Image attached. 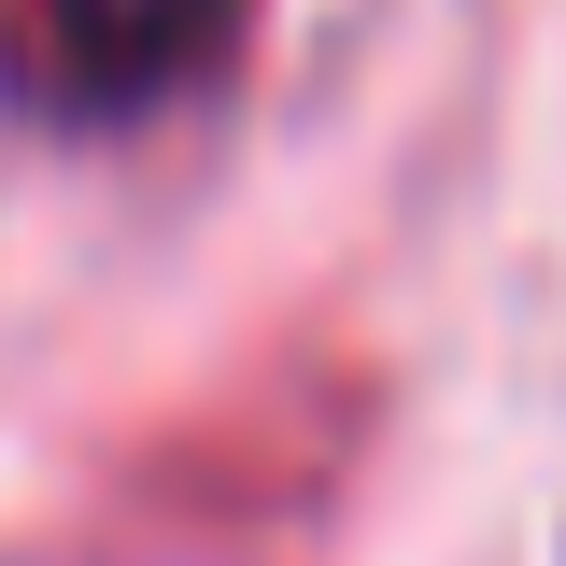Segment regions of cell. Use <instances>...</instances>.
Here are the masks:
<instances>
[{
	"mask_svg": "<svg viewBox=\"0 0 566 566\" xmlns=\"http://www.w3.org/2000/svg\"><path fill=\"white\" fill-rule=\"evenodd\" d=\"M241 43V0H0V85L57 128H128Z\"/></svg>",
	"mask_w": 566,
	"mask_h": 566,
	"instance_id": "obj_1",
	"label": "cell"
}]
</instances>
